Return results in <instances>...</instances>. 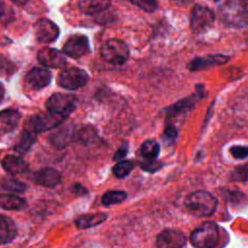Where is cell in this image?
<instances>
[{"instance_id":"1","label":"cell","mask_w":248,"mask_h":248,"mask_svg":"<svg viewBox=\"0 0 248 248\" xmlns=\"http://www.w3.org/2000/svg\"><path fill=\"white\" fill-rule=\"evenodd\" d=\"M222 22L230 28H244L248 25V8L244 0H223L218 9Z\"/></svg>"},{"instance_id":"2","label":"cell","mask_w":248,"mask_h":248,"mask_svg":"<svg viewBox=\"0 0 248 248\" xmlns=\"http://www.w3.org/2000/svg\"><path fill=\"white\" fill-rule=\"evenodd\" d=\"M217 199L206 191H195L185 200L187 210L197 217H207L212 215L217 208Z\"/></svg>"},{"instance_id":"3","label":"cell","mask_w":248,"mask_h":248,"mask_svg":"<svg viewBox=\"0 0 248 248\" xmlns=\"http://www.w3.org/2000/svg\"><path fill=\"white\" fill-rule=\"evenodd\" d=\"M190 240L196 248H217L221 241V231L214 222H204L191 233Z\"/></svg>"},{"instance_id":"4","label":"cell","mask_w":248,"mask_h":248,"mask_svg":"<svg viewBox=\"0 0 248 248\" xmlns=\"http://www.w3.org/2000/svg\"><path fill=\"white\" fill-rule=\"evenodd\" d=\"M101 57L113 65L124 64L129 59V47L119 39H109L101 47Z\"/></svg>"},{"instance_id":"5","label":"cell","mask_w":248,"mask_h":248,"mask_svg":"<svg viewBox=\"0 0 248 248\" xmlns=\"http://www.w3.org/2000/svg\"><path fill=\"white\" fill-rule=\"evenodd\" d=\"M77 106L78 98L75 95L64 93L51 95L46 103L48 112L62 116L65 119L77 108Z\"/></svg>"},{"instance_id":"6","label":"cell","mask_w":248,"mask_h":248,"mask_svg":"<svg viewBox=\"0 0 248 248\" xmlns=\"http://www.w3.org/2000/svg\"><path fill=\"white\" fill-rule=\"evenodd\" d=\"M89 79L88 74L78 67H69L63 69L58 77H57V83L69 90H77L84 86Z\"/></svg>"},{"instance_id":"7","label":"cell","mask_w":248,"mask_h":248,"mask_svg":"<svg viewBox=\"0 0 248 248\" xmlns=\"http://www.w3.org/2000/svg\"><path fill=\"white\" fill-rule=\"evenodd\" d=\"M214 21L213 12L204 6L196 5L190 16V25L195 33H201L209 28Z\"/></svg>"},{"instance_id":"8","label":"cell","mask_w":248,"mask_h":248,"mask_svg":"<svg viewBox=\"0 0 248 248\" xmlns=\"http://www.w3.org/2000/svg\"><path fill=\"white\" fill-rule=\"evenodd\" d=\"M90 51L89 42L86 36L75 34L68 38L63 46V53L72 58H80Z\"/></svg>"},{"instance_id":"9","label":"cell","mask_w":248,"mask_h":248,"mask_svg":"<svg viewBox=\"0 0 248 248\" xmlns=\"http://www.w3.org/2000/svg\"><path fill=\"white\" fill-rule=\"evenodd\" d=\"M187 243L185 234L178 230L166 229L162 231L157 238V248H183Z\"/></svg>"},{"instance_id":"10","label":"cell","mask_w":248,"mask_h":248,"mask_svg":"<svg viewBox=\"0 0 248 248\" xmlns=\"http://www.w3.org/2000/svg\"><path fill=\"white\" fill-rule=\"evenodd\" d=\"M34 33L39 43L49 44L58 38L59 28L51 20L42 18L34 24Z\"/></svg>"},{"instance_id":"11","label":"cell","mask_w":248,"mask_h":248,"mask_svg":"<svg viewBox=\"0 0 248 248\" xmlns=\"http://www.w3.org/2000/svg\"><path fill=\"white\" fill-rule=\"evenodd\" d=\"M65 120L64 117L48 112L47 114H36L29 119L30 129L36 134L51 130L59 126Z\"/></svg>"},{"instance_id":"12","label":"cell","mask_w":248,"mask_h":248,"mask_svg":"<svg viewBox=\"0 0 248 248\" xmlns=\"http://www.w3.org/2000/svg\"><path fill=\"white\" fill-rule=\"evenodd\" d=\"M37 58L42 65L48 68H63L67 64L64 53L50 47L42 48L38 52Z\"/></svg>"},{"instance_id":"13","label":"cell","mask_w":248,"mask_h":248,"mask_svg":"<svg viewBox=\"0 0 248 248\" xmlns=\"http://www.w3.org/2000/svg\"><path fill=\"white\" fill-rule=\"evenodd\" d=\"M52 78L51 73L44 68L35 67L31 69L25 76V82L35 90L47 86Z\"/></svg>"},{"instance_id":"14","label":"cell","mask_w":248,"mask_h":248,"mask_svg":"<svg viewBox=\"0 0 248 248\" xmlns=\"http://www.w3.org/2000/svg\"><path fill=\"white\" fill-rule=\"evenodd\" d=\"M33 180L36 184L43 187L54 188L61 183L62 174L55 169L45 168L34 172Z\"/></svg>"},{"instance_id":"15","label":"cell","mask_w":248,"mask_h":248,"mask_svg":"<svg viewBox=\"0 0 248 248\" xmlns=\"http://www.w3.org/2000/svg\"><path fill=\"white\" fill-rule=\"evenodd\" d=\"M229 59V56L223 54L208 55L206 57H197L188 63V69L191 71H200L210 68L212 66L225 64Z\"/></svg>"},{"instance_id":"16","label":"cell","mask_w":248,"mask_h":248,"mask_svg":"<svg viewBox=\"0 0 248 248\" xmlns=\"http://www.w3.org/2000/svg\"><path fill=\"white\" fill-rule=\"evenodd\" d=\"M197 92L196 94H194L193 96H190V97H187L185 99H182L180 101H178L177 103L173 104L171 107H170L168 109H167V116L168 117H173V116H176L180 113H184V112H187L188 110H190L191 108H193L194 105H195V101L201 97V96H203V95H201L202 94V90L203 89L202 86L199 85L197 86Z\"/></svg>"},{"instance_id":"17","label":"cell","mask_w":248,"mask_h":248,"mask_svg":"<svg viewBox=\"0 0 248 248\" xmlns=\"http://www.w3.org/2000/svg\"><path fill=\"white\" fill-rule=\"evenodd\" d=\"M20 114L15 109H4L0 111V136L13 132L18 125Z\"/></svg>"},{"instance_id":"18","label":"cell","mask_w":248,"mask_h":248,"mask_svg":"<svg viewBox=\"0 0 248 248\" xmlns=\"http://www.w3.org/2000/svg\"><path fill=\"white\" fill-rule=\"evenodd\" d=\"M17 234V228L14 220L6 215H0V244L12 242Z\"/></svg>"},{"instance_id":"19","label":"cell","mask_w":248,"mask_h":248,"mask_svg":"<svg viewBox=\"0 0 248 248\" xmlns=\"http://www.w3.org/2000/svg\"><path fill=\"white\" fill-rule=\"evenodd\" d=\"M1 165L3 169L11 174L23 173L28 170L27 163L20 157L13 154L5 156L1 161Z\"/></svg>"},{"instance_id":"20","label":"cell","mask_w":248,"mask_h":248,"mask_svg":"<svg viewBox=\"0 0 248 248\" xmlns=\"http://www.w3.org/2000/svg\"><path fill=\"white\" fill-rule=\"evenodd\" d=\"M110 7V0H79L78 8L85 15H97Z\"/></svg>"},{"instance_id":"21","label":"cell","mask_w":248,"mask_h":248,"mask_svg":"<svg viewBox=\"0 0 248 248\" xmlns=\"http://www.w3.org/2000/svg\"><path fill=\"white\" fill-rule=\"evenodd\" d=\"M75 137V131L70 126H63L50 135L51 143L57 148H63L68 145Z\"/></svg>"},{"instance_id":"22","label":"cell","mask_w":248,"mask_h":248,"mask_svg":"<svg viewBox=\"0 0 248 248\" xmlns=\"http://www.w3.org/2000/svg\"><path fill=\"white\" fill-rule=\"evenodd\" d=\"M107 218L108 215L103 212L84 214L76 219V226L78 229H88L102 224Z\"/></svg>"},{"instance_id":"23","label":"cell","mask_w":248,"mask_h":248,"mask_svg":"<svg viewBox=\"0 0 248 248\" xmlns=\"http://www.w3.org/2000/svg\"><path fill=\"white\" fill-rule=\"evenodd\" d=\"M27 205L26 201L14 194L0 195V207L6 210H21Z\"/></svg>"},{"instance_id":"24","label":"cell","mask_w":248,"mask_h":248,"mask_svg":"<svg viewBox=\"0 0 248 248\" xmlns=\"http://www.w3.org/2000/svg\"><path fill=\"white\" fill-rule=\"evenodd\" d=\"M35 140H36V133L34 131H32L30 128H27L20 133V135L16 142L15 149L18 153L24 154L31 148V146L33 145Z\"/></svg>"},{"instance_id":"25","label":"cell","mask_w":248,"mask_h":248,"mask_svg":"<svg viewBox=\"0 0 248 248\" xmlns=\"http://www.w3.org/2000/svg\"><path fill=\"white\" fill-rule=\"evenodd\" d=\"M160 146L154 140H147L143 141L140 146V154L145 160H156L159 156Z\"/></svg>"},{"instance_id":"26","label":"cell","mask_w":248,"mask_h":248,"mask_svg":"<svg viewBox=\"0 0 248 248\" xmlns=\"http://www.w3.org/2000/svg\"><path fill=\"white\" fill-rule=\"evenodd\" d=\"M126 198H127V193L124 191H120V190L108 191L107 193L104 194L102 198V202L103 204L108 206V205L120 203L124 200H126Z\"/></svg>"},{"instance_id":"27","label":"cell","mask_w":248,"mask_h":248,"mask_svg":"<svg viewBox=\"0 0 248 248\" xmlns=\"http://www.w3.org/2000/svg\"><path fill=\"white\" fill-rule=\"evenodd\" d=\"M0 186L4 190L17 193H21L26 189V185L23 182L14 177H3L0 180Z\"/></svg>"},{"instance_id":"28","label":"cell","mask_w":248,"mask_h":248,"mask_svg":"<svg viewBox=\"0 0 248 248\" xmlns=\"http://www.w3.org/2000/svg\"><path fill=\"white\" fill-rule=\"evenodd\" d=\"M134 168V164L131 161L128 160H122L119 161L112 169V172L113 174L118 177V178H122L127 176L133 170Z\"/></svg>"},{"instance_id":"29","label":"cell","mask_w":248,"mask_h":248,"mask_svg":"<svg viewBox=\"0 0 248 248\" xmlns=\"http://www.w3.org/2000/svg\"><path fill=\"white\" fill-rule=\"evenodd\" d=\"M231 178L233 181H248V163L236 167L231 173Z\"/></svg>"},{"instance_id":"30","label":"cell","mask_w":248,"mask_h":248,"mask_svg":"<svg viewBox=\"0 0 248 248\" xmlns=\"http://www.w3.org/2000/svg\"><path fill=\"white\" fill-rule=\"evenodd\" d=\"M130 2L147 13H152L158 9L157 0H130Z\"/></svg>"},{"instance_id":"31","label":"cell","mask_w":248,"mask_h":248,"mask_svg":"<svg viewBox=\"0 0 248 248\" xmlns=\"http://www.w3.org/2000/svg\"><path fill=\"white\" fill-rule=\"evenodd\" d=\"M177 137V130L173 125H168L165 128L164 134H163V140L166 143L171 144Z\"/></svg>"},{"instance_id":"32","label":"cell","mask_w":248,"mask_h":248,"mask_svg":"<svg viewBox=\"0 0 248 248\" xmlns=\"http://www.w3.org/2000/svg\"><path fill=\"white\" fill-rule=\"evenodd\" d=\"M230 153L235 159H244L248 157V146L245 145H234L231 147Z\"/></svg>"},{"instance_id":"33","label":"cell","mask_w":248,"mask_h":248,"mask_svg":"<svg viewBox=\"0 0 248 248\" xmlns=\"http://www.w3.org/2000/svg\"><path fill=\"white\" fill-rule=\"evenodd\" d=\"M162 164L160 162H158L157 160H145L140 163V168L146 171L149 172H153L158 170L161 168Z\"/></svg>"},{"instance_id":"34","label":"cell","mask_w":248,"mask_h":248,"mask_svg":"<svg viewBox=\"0 0 248 248\" xmlns=\"http://www.w3.org/2000/svg\"><path fill=\"white\" fill-rule=\"evenodd\" d=\"M127 154V148L125 147H121L119 148L115 154H114V160H120V159H123Z\"/></svg>"},{"instance_id":"35","label":"cell","mask_w":248,"mask_h":248,"mask_svg":"<svg viewBox=\"0 0 248 248\" xmlns=\"http://www.w3.org/2000/svg\"><path fill=\"white\" fill-rule=\"evenodd\" d=\"M74 191L78 194V195H80V194H84L86 193V189H84L81 185L79 184H76L75 187H74Z\"/></svg>"},{"instance_id":"36","label":"cell","mask_w":248,"mask_h":248,"mask_svg":"<svg viewBox=\"0 0 248 248\" xmlns=\"http://www.w3.org/2000/svg\"><path fill=\"white\" fill-rule=\"evenodd\" d=\"M11 1H12L14 4H16V5H17V6H19V7H22V6L26 5L29 0H11Z\"/></svg>"},{"instance_id":"37","label":"cell","mask_w":248,"mask_h":248,"mask_svg":"<svg viewBox=\"0 0 248 248\" xmlns=\"http://www.w3.org/2000/svg\"><path fill=\"white\" fill-rule=\"evenodd\" d=\"M5 13V5L2 0H0V16H2Z\"/></svg>"},{"instance_id":"38","label":"cell","mask_w":248,"mask_h":248,"mask_svg":"<svg viewBox=\"0 0 248 248\" xmlns=\"http://www.w3.org/2000/svg\"><path fill=\"white\" fill-rule=\"evenodd\" d=\"M4 94H5L4 86L2 85V83H0V102L2 101V99H3V97H4Z\"/></svg>"},{"instance_id":"39","label":"cell","mask_w":248,"mask_h":248,"mask_svg":"<svg viewBox=\"0 0 248 248\" xmlns=\"http://www.w3.org/2000/svg\"><path fill=\"white\" fill-rule=\"evenodd\" d=\"M215 1H218V0H215Z\"/></svg>"}]
</instances>
